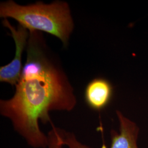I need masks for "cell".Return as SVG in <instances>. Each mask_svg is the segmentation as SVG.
Returning a JSON list of instances; mask_svg holds the SVG:
<instances>
[{
    "mask_svg": "<svg viewBox=\"0 0 148 148\" xmlns=\"http://www.w3.org/2000/svg\"><path fill=\"white\" fill-rule=\"evenodd\" d=\"M113 95L111 83L102 77L91 80L85 90V102L90 109L101 111L110 103Z\"/></svg>",
    "mask_w": 148,
    "mask_h": 148,
    "instance_id": "obj_5",
    "label": "cell"
},
{
    "mask_svg": "<svg viewBox=\"0 0 148 148\" xmlns=\"http://www.w3.org/2000/svg\"><path fill=\"white\" fill-rule=\"evenodd\" d=\"M119 122V132L114 130L110 131L111 145L110 148H138L137 139L139 129L136 123L125 116L121 111L117 110ZM64 145L68 148H91L79 142L73 133L62 130ZM101 148H106L103 144Z\"/></svg>",
    "mask_w": 148,
    "mask_h": 148,
    "instance_id": "obj_3",
    "label": "cell"
},
{
    "mask_svg": "<svg viewBox=\"0 0 148 148\" xmlns=\"http://www.w3.org/2000/svg\"><path fill=\"white\" fill-rule=\"evenodd\" d=\"M62 129L52 125L51 130L48 133V145L47 148H64L62 134Z\"/></svg>",
    "mask_w": 148,
    "mask_h": 148,
    "instance_id": "obj_6",
    "label": "cell"
},
{
    "mask_svg": "<svg viewBox=\"0 0 148 148\" xmlns=\"http://www.w3.org/2000/svg\"><path fill=\"white\" fill-rule=\"evenodd\" d=\"M27 60L9 99L0 101V114L33 148H47V134L39 122H51V111H71L77 104L73 87L52 54L41 32H30Z\"/></svg>",
    "mask_w": 148,
    "mask_h": 148,
    "instance_id": "obj_1",
    "label": "cell"
},
{
    "mask_svg": "<svg viewBox=\"0 0 148 148\" xmlns=\"http://www.w3.org/2000/svg\"><path fill=\"white\" fill-rule=\"evenodd\" d=\"M0 16L12 18L29 32H45L58 38L64 47L68 45L74 29L73 19L68 3L56 1L46 4L37 2L23 5L12 0L0 3Z\"/></svg>",
    "mask_w": 148,
    "mask_h": 148,
    "instance_id": "obj_2",
    "label": "cell"
},
{
    "mask_svg": "<svg viewBox=\"0 0 148 148\" xmlns=\"http://www.w3.org/2000/svg\"><path fill=\"white\" fill-rule=\"evenodd\" d=\"M2 24L8 28L16 45V53L11 63L0 68V81L16 86L21 76L23 70L22 55L27 47L30 32L20 25L18 27L12 25L7 19H3Z\"/></svg>",
    "mask_w": 148,
    "mask_h": 148,
    "instance_id": "obj_4",
    "label": "cell"
}]
</instances>
